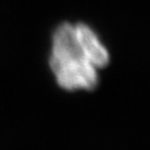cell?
Here are the masks:
<instances>
[{
    "label": "cell",
    "instance_id": "cell-1",
    "mask_svg": "<svg viewBox=\"0 0 150 150\" xmlns=\"http://www.w3.org/2000/svg\"><path fill=\"white\" fill-rule=\"evenodd\" d=\"M110 54L88 25L63 23L52 37L50 67L58 85L67 91H92L98 85V69L109 64Z\"/></svg>",
    "mask_w": 150,
    "mask_h": 150
}]
</instances>
